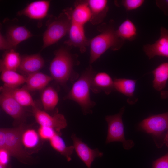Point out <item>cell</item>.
Returning <instances> with one entry per match:
<instances>
[{
	"instance_id": "cell-1",
	"label": "cell",
	"mask_w": 168,
	"mask_h": 168,
	"mask_svg": "<svg viewBox=\"0 0 168 168\" xmlns=\"http://www.w3.org/2000/svg\"><path fill=\"white\" fill-rule=\"evenodd\" d=\"M96 72L91 66L83 72L75 82L65 99L72 100L81 107L84 114L91 113V109L95 105L90 97V90L92 78Z\"/></svg>"
},
{
	"instance_id": "cell-2",
	"label": "cell",
	"mask_w": 168,
	"mask_h": 168,
	"mask_svg": "<svg viewBox=\"0 0 168 168\" xmlns=\"http://www.w3.org/2000/svg\"><path fill=\"white\" fill-rule=\"evenodd\" d=\"M74 61L73 56L66 49L61 48L57 50L49 68L53 79L63 86L70 79H77L78 75L73 70Z\"/></svg>"
},
{
	"instance_id": "cell-3",
	"label": "cell",
	"mask_w": 168,
	"mask_h": 168,
	"mask_svg": "<svg viewBox=\"0 0 168 168\" xmlns=\"http://www.w3.org/2000/svg\"><path fill=\"white\" fill-rule=\"evenodd\" d=\"M124 41L117 36L112 23L106 26L100 34L90 40V63L94 62L109 49L119 50Z\"/></svg>"
},
{
	"instance_id": "cell-4",
	"label": "cell",
	"mask_w": 168,
	"mask_h": 168,
	"mask_svg": "<svg viewBox=\"0 0 168 168\" xmlns=\"http://www.w3.org/2000/svg\"><path fill=\"white\" fill-rule=\"evenodd\" d=\"M139 126L152 135L158 148L161 147L168 132V111L147 117L140 122Z\"/></svg>"
},
{
	"instance_id": "cell-5",
	"label": "cell",
	"mask_w": 168,
	"mask_h": 168,
	"mask_svg": "<svg viewBox=\"0 0 168 168\" xmlns=\"http://www.w3.org/2000/svg\"><path fill=\"white\" fill-rule=\"evenodd\" d=\"M70 24L68 12L62 13L51 22L43 34L42 49L55 44L68 33Z\"/></svg>"
},
{
	"instance_id": "cell-6",
	"label": "cell",
	"mask_w": 168,
	"mask_h": 168,
	"mask_svg": "<svg viewBox=\"0 0 168 168\" xmlns=\"http://www.w3.org/2000/svg\"><path fill=\"white\" fill-rule=\"evenodd\" d=\"M124 110V106L118 113L105 117V119L108 125L106 143L108 144L114 142H120L122 143L124 149L129 150L134 146V143L132 140H126L125 137L122 119Z\"/></svg>"
},
{
	"instance_id": "cell-7",
	"label": "cell",
	"mask_w": 168,
	"mask_h": 168,
	"mask_svg": "<svg viewBox=\"0 0 168 168\" xmlns=\"http://www.w3.org/2000/svg\"><path fill=\"white\" fill-rule=\"evenodd\" d=\"M23 128L22 126L6 129L5 147L10 155L24 164L30 163L29 156L23 148L22 135ZM1 149V148H0Z\"/></svg>"
},
{
	"instance_id": "cell-8",
	"label": "cell",
	"mask_w": 168,
	"mask_h": 168,
	"mask_svg": "<svg viewBox=\"0 0 168 168\" xmlns=\"http://www.w3.org/2000/svg\"><path fill=\"white\" fill-rule=\"evenodd\" d=\"M33 113L36 122L42 126L53 128L58 134L61 130L65 128L67 123L64 116L57 112L53 116L38 109L36 106L33 107Z\"/></svg>"
},
{
	"instance_id": "cell-9",
	"label": "cell",
	"mask_w": 168,
	"mask_h": 168,
	"mask_svg": "<svg viewBox=\"0 0 168 168\" xmlns=\"http://www.w3.org/2000/svg\"><path fill=\"white\" fill-rule=\"evenodd\" d=\"M71 138L73 141L74 149L77 155L88 168H91L95 158L103 156L102 152L98 149H93L90 148L75 134H72Z\"/></svg>"
},
{
	"instance_id": "cell-10",
	"label": "cell",
	"mask_w": 168,
	"mask_h": 168,
	"mask_svg": "<svg viewBox=\"0 0 168 168\" xmlns=\"http://www.w3.org/2000/svg\"><path fill=\"white\" fill-rule=\"evenodd\" d=\"M143 50L149 59L155 56L168 58V29L161 27L159 38L153 44L144 46Z\"/></svg>"
},
{
	"instance_id": "cell-11",
	"label": "cell",
	"mask_w": 168,
	"mask_h": 168,
	"mask_svg": "<svg viewBox=\"0 0 168 168\" xmlns=\"http://www.w3.org/2000/svg\"><path fill=\"white\" fill-rule=\"evenodd\" d=\"M0 89V105L2 109L14 119H21L24 114L23 107L2 86Z\"/></svg>"
},
{
	"instance_id": "cell-12",
	"label": "cell",
	"mask_w": 168,
	"mask_h": 168,
	"mask_svg": "<svg viewBox=\"0 0 168 168\" xmlns=\"http://www.w3.org/2000/svg\"><path fill=\"white\" fill-rule=\"evenodd\" d=\"M84 26L71 21L69 38L65 42L68 45L78 48L82 53L86 51L90 41L86 36Z\"/></svg>"
},
{
	"instance_id": "cell-13",
	"label": "cell",
	"mask_w": 168,
	"mask_h": 168,
	"mask_svg": "<svg viewBox=\"0 0 168 168\" xmlns=\"http://www.w3.org/2000/svg\"><path fill=\"white\" fill-rule=\"evenodd\" d=\"M50 2L47 0H39L33 2L23 9L18 12L19 15H24L31 19L40 20L47 15Z\"/></svg>"
},
{
	"instance_id": "cell-14",
	"label": "cell",
	"mask_w": 168,
	"mask_h": 168,
	"mask_svg": "<svg viewBox=\"0 0 168 168\" xmlns=\"http://www.w3.org/2000/svg\"><path fill=\"white\" fill-rule=\"evenodd\" d=\"M91 90L96 94L103 91L106 94H109L115 91L114 80L105 72L96 73L92 81Z\"/></svg>"
},
{
	"instance_id": "cell-15",
	"label": "cell",
	"mask_w": 168,
	"mask_h": 168,
	"mask_svg": "<svg viewBox=\"0 0 168 168\" xmlns=\"http://www.w3.org/2000/svg\"><path fill=\"white\" fill-rule=\"evenodd\" d=\"M68 12L72 22L84 26L91 21V14L86 1L77 3L74 8Z\"/></svg>"
},
{
	"instance_id": "cell-16",
	"label": "cell",
	"mask_w": 168,
	"mask_h": 168,
	"mask_svg": "<svg viewBox=\"0 0 168 168\" xmlns=\"http://www.w3.org/2000/svg\"><path fill=\"white\" fill-rule=\"evenodd\" d=\"M44 61L39 54L26 56L21 59L18 69L28 75L38 72L43 67Z\"/></svg>"
},
{
	"instance_id": "cell-17",
	"label": "cell",
	"mask_w": 168,
	"mask_h": 168,
	"mask_svg": "<svg viewBox=\"0 0 168 168\" xmlns=\"http://www.w3.org/2000/svg\"><path fill=\"white\" fill-rule=\"evenodd\" d=\"M136 82V80L122 78H115L114 80L115 91L128 97L127 102L129 104H133L137 101L134 96Z\"/></svg>"
},
{
	"instance_id": "cell-18",
	"label": "cell",
	"mask_w": 168,
	"mask_h": 168,
	"mask_svg": "<svg viewBox=\"0 0 168 168\" xmlns=\"http://www.w3.org/2000/svg\"><path fill=\"white\" fill-rule=\"evenodd\" d=\"M50 76L39 72L28 75L26 77L25 88L29 91L44 89L53 80Z\"/></svg>"
},
{
	"instance_id": "cell-19",
	"label": "cell",
	"mask_w": 168,
	"mask_h": 168,
	"mask_svg": "<svg viewBox=\"0 0 168 168\" xmlns=\"http://www.w3.org/2000/svg\"><path fill=\"white\" fill-rule=\"evenodd\" d=\"M32 36V34L25 27L16 26L8 29L5 38L12 49Z\"/></svg>"
},
{
	"instance_id": "cell-20",
	"label": "cell",
	"mask_w": 168,
	"mask_h": 168,
	"mask_svg": "<svg viewBox=\"0 0 168 168\" xmlns=\"http://www.w3.org/2000/svg\"><path fill=\"white\" fill-rule=\"evenodd\" d=\"M86 1L91 14L90 22L93 24L101 22L106 16L108 10V1L88 0Z\"/></svg>"
},
{
	"instance_id": "cell-21",
	"label": "cell",
	"mask_w": 168,
	"mask_h": 168,
	"mask_svg": "<svg viewBox=\"0 0 168 168\" xmlns=\"http://www.w3.org/2000/svg\"><path fill=\"white\" fill-rule=\"evenodd\" d=\"M0 79L5 86L16 88L26 82V77L16 71L8 70L2 67H0Z\"/></svg>"
},
{
	"instance_id": "cell-22",
	"label": "cell",
	"mask_w": 168,
	"mask_h": 168,
	"mask_svg": "<svg viewBox=\"0 0 168 168\" xmlns=\"http://www.w3.org/2000/svg\"><path fill=\"white\" fill-rule=\"evenodd\" d=\"M2 86L23 107L31 106L33 108L36 106L29 91L25 88H10L4 86Z\"/></svg>"
},
{
	"instance_id": "cell-23",
	"label": "cell",
	"mask_w": 168,
	"mask_h": 168,
	"mask_svg": "<svg viewBox=\"0 0 168 168\" xmlns=\"http://www.w3.org/2000/svg\"><path fill=\"white\" fill-rule=\"evenodd\" d=\"M154 76L153 86L154 88L160 91L166 86L168 80V62L160 64L152 72Z\"/></svg>"
},
{
	"instance_id": "cell-24",
	"label": "cell",
	"mask_w": 168,
	"mask_h": 168,
	"mask_svg": "<svg viewBox=\"0 0 168 168\" xmlns=\"http://www.w3.org/2000/svg\"><path fill=\"white\" fill-rule=\"evenodd\" d=\"M116 33L117 36L122 40L132 41L136 37L137 30L135 24L127 18L121 24L116 30Z\"/></svg>"
},
{
	"instance_id": "cell-25",
	"label": "cell",
	"mask_w": 168,
	"mask_h": 168,
	"mask_svg": "<svg viewBox=\"0 0 168 168\" xmlns=\"http://www.w3.org/2000/svg\"><path fill=\"white\" fill-rule=\"evenodd\" d=\"M57 91L51 86L43 89L41 96V100L43 107L46 110H53L59 101Z\"/></svg>"
},
{
	"instance_id": "cell-26",
	"label": "cell",
	"mask_w": 168,
	"mask_h": 168,
	"mask_svg": "<svg viewBox=\"0 0 168 168\" xmlns=\"http://www.w3.org/2000/svg\"><path fill=\"white\" fill-rule=\"evenodd\" d=\"M60 134L57 133L50 140V144L55 150L64 156L68 161L71 159L74 147L73 146H67L63 140L60 136Z\"/></svg>"
},
{
	"instance_id": "cell-27",
	"label": "cell",
	"mask_w": 168,
	"mask_h": 168,
	"mask_svg": "<svg viewBox=\"0 0 168 168\" xmlns=\"http://www.w3.org/2000/svg\"><path fill=\"white\" fill-rule=\"evenodd\" d=\"M21 61L19 53L11 49L5 54L0 61V67L8 70L16 71L18 69Z\"/></svg>"
},
{
	"instance_id": "cell-28",
	"label": "cell",
	"mask_w": 168,
	"mask_h": 168,
	"mask_svg": "<svg viewBox=\"0 0 168 168\" xmlns=\"http://www.w3.org/2000/svg\"><path fill=\"white\" fill-rule=\"evenodd\" d=\"M39 137V134L35 130L28 129L22 134L21 139L22 144L27 148H33L38 143Z\"/></svg>"
},
{
	"instance_id": "cell-29",
	"label": "cell",
	"mask_w": 168,
	"mask_h": 168,
	"mask_svg": "<svg viewBox=\"0 0 168 168\" xmlns=\"http://www.w3.org/2000/svg\"><path fill=\"white\" fill-rule=\"evenodd\" d=\"M144 2V0H124L121 4L127 11H130L140 7Z\"/></svg>"
},
{
	"instance_id": "cell-30",
	"label": "cell",
	"mask_w": 168,
	"mask_h": 168,
	"mask_svg": "<svg viewBox=\"0 0 168 168\" xmlns=\"http://www.w3.org/2000/svg\"><path fill=\"white\" fill-rule=\"evenodd\" d=\"M39 135L44 140H49L58 133L53 128L46 126H40L39 128Z\"/></svg>"
},
{
	"instance_id": "cell-31",
	"label": "cell",
	"mask_w": 168,
	"mask_h": 168,
	"mask_svg": "<svg viewBox=\"0 0 168 168\" xmlns=\"http://www.w3.org/2000/svg\"><path fill=\"white\" fill-rule=\"evenodd\" d=\"M152 168H168V152L154 161Z\"/></svg>"
},
{
	"instance_id": "cell-32",
	"label": "cell",
	"mask_w": 168,
	"mask_h": 168,
	"mask_svg": "<svg viewBox=\"0 0 168 168\" xmlns=\"http://www.w3.org/2000/svg\"><path fill=\"white\" fill-rule=\"evenodd\" d=\"M10 154L5 149H0V164L7 165L9 162Z\"/></svg>"
},
{
	"instance_id": "cell-33",
	"label": "cell",
	"mask_w": 168,
	"mask_h": 168,
	"mask_svg": "<svg viewBox=\"0 0 168 168\" xmlns=\"http://www.w3.org/2000/svg\"><path fill=\"white\" fill-rule=\"evenodd\" d=\"M157 6L167 16H168V0H157L156 1Z\"/></svg>"
},
{
	"instance_id": "cell-34",
	"label": "cell",
	"mask_w": 168,
	"mask_h": 168,
	"mask_svg": "<svg viewBox=\"0 0 168 168\" xmlns=\"http://www.w3.org/2000/svg\"><path fill=\"white\" fill-rule=\"evenodd\" d=\"M11 49L6 38L1 33L0 34V49L1 50Z\"/></svg>"
},
{
	"instance_id": "cell-35",
	"label": "cell",
	"mask_w": 168,
	"mask_h": 168,
	"mask_svg": "<svg viewBox=\"0 0 168 168\" xmlns=\"http://www.w3.org/2000/svg\"><path fill=\"white\" fill-rule=\"evenodd\" d=\"M6 128H1L0 130V149L5 147L6 139Z\"/></svg>"
},
{
	"instance_id": "cell-36",
	"label": "cell",
	"mask_w": 168,
	"mask_h": 168,
	"mask_svg": "<svg viewBox=\"0 0 168 168\" xmlns=\"http://www.w3.org/2000/svg\"><path fill=\"white\" fill-rule=\"evenodd\" d=\"M161 97L163 99H166L168 97V91H161Z\"/></svg>"
},
{
	"instance_id": "cell-37",
	"label": "cell",
	"mask_w": 168,
	"mask_h": 168,
	"mask_svg": "<svg viewBox=\"0 0 168 168\" xmlns=\"http://www.w3.org/2000/svg\"><path fill=\"white\" fill-rule=\"evenodd\" d=\"M164 144H165L167 147H168V132L165 140Z\"/></svg>"
}]
</instances>
